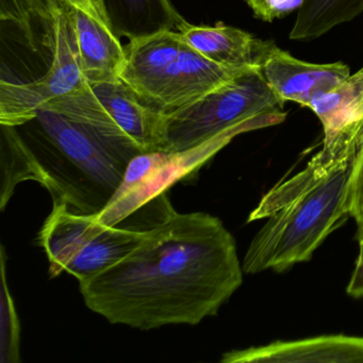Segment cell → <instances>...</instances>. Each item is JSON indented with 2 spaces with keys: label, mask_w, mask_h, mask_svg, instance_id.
<instances>
[{
  "label": "cell",
  "mask_w": 363,
  "mask_h": 363,
  "mask_svg": "<svg viewBox=\"0 0 363 363\" xmlns=\"http://www.w3.org/2000/svg\"><path fill=\"white\" fill-rule=\"evenodd\" d=\"M243 273L235 238L220 218L178 213L169 203L139 246L79 286L86 307L108 322L150 330L216 315Z\"/></svg>",
  "instance_id": "6da1fadb"
},
{
  "label": "cell",
  "mask_w": 363,
  "mask_h": 363,
  "mask_svg": "<svg viewBox=\"0 0 363 363\" xmlns=\"http://www.w3.org/2000/svg\"><path fill=\"white\" fill-rule=\"evenodd\" d=\"M18 129L29 180L44 186L52 203L82 216L105 209L135 157L52 110L40 109Z\"/></svg>",
  "instance_id": "7a4b0ae2"
},
{
  "label": "cell",
  "mask_w": 363,
  "mask_h": 363,
  "mask_svg": "<svg viewBox=\"0 0 363 363\" xmlns=\"http://www.w3.org/2000/svg\"><path fill=\"white\" fill-rule=\"evenodd\" d=\"M352 161L267 218L244 257V273L284 272L312 258L316 248L350 216Z\"/></svg>",
  "instance_id": "3957f363"
},
{
  "label": "cell",
  "mask_w": 363,
  "mask_h": 363,
  "mask_svg": "<svg viewBox=\"0 0 363 363\" xmlns=\"http://www.w3.org/2000/svg\"><path fill=\"white\" fill-rule=\"evenodd\" d=\"M284 101L274 92L260 69H250L194 103L167 114L164 148L182 152L233 130L248 131L281 124Z\"/></svg>",
  "instance_id": "277c9868"
},
{
  "label": "cell",
  "mask_w": 363,
  "mask_h": 363,
  "mask_svg": "<svg viewBox=\"0 0 363 363\" xmlns=\"http://www.w3.org/2000/svg\"><path fill=\"white\" fill-rule=\"evenodd\" d=\"M42 109L63 114L135 156L164 148L167 113L145 103L121 78L84 82Z\"/></svg>",
  "instance_id": "5b68a950"
},
{
  "label": "cell",
  "mask_w": 363,
  "mask_h": 363,
  "mask_svg": "<svg viewBox=\"0 0 363 363\" xmlns=\"http://www.w3.org/2000/svg\"><path fill=\"white\" fill-rule=\"evenodd\" d=\"M152 223L143 227L122 226V223L107 226L95 216L74 213L63 203H52L39 233L50 277L69 273L79 284L95 277L139 246Z\"/></svg>",
  "instance_id": "8992f818"
},
{
  "label": "cell",
  "mask_w": 363,
  "mask_h": 363,
  "mask_svg": "<svg viewBox=\"0 0 363 363\" xmlns=\"http://www.w3.org/2000/svg\"><path fill=\"white\" fill-rule=\"evenodd\" d=\"M245 133L247 129L235 128L190 150H155L137 155L129 162L118 190L95 218L107 226L121 224L174 184L195 173L237 135Z\"/></svg>",
  "instance_id": "52a82bcc"
},
{
  "label": "cell",
  "mask_w": 363,
  "mask_h": 363,
  "mask_svg": "<svg viewBox=\"0 0 363 363\" xmlns=\"http://www.w3.org/2000/svg\"><path fill=\"white\" fill-rule=\"evenodd\" d=\"M65 6L55 12L50 23L48 44L52 63L48 72L30 82L1 79L0 125L20 127L31 122L44 106L73 92L86 82Z\"/></svg>",
  "instance_id": "ba28073f"
},
{
  "label": "cell",
  "mask_w": 363,
  "mask_h": 363,
  "mask_svg": "<svg viewBox=\"0 0 363 363\" xmlns=\"http://www.w3.org/2000/svg\"><path fill=\"white\" fill-rule=\"evenodd\" d=\"M247 69L220 67L184 42L177 58L161 75L148 104L164 113H171L194 103Z\"/></svg>",
  "instance_id": "9c48e42d"
},
{
  "label": "cell",
  "mask_w": 363,
  "mask_h": 363,
  "mask_svg": "<svg viewBox=\"0 0 363 363\" xmlns=\"http://www.w3.org/2000/svg\"><path fill=\"white\" fill-rule=\"evenodd\" d=\"M261 72L274 92L286 103L308 107L320 93L333 90L350 76L342 62L314 65L291 56L272 44L261 65Z\"/></svg>",
  "instance_id": "30bf717a"
},
{
  "label": "cell",
  "mask_w": 363,
  "mask_h": 363,
  "mask_svg": "<svg viewBox=\"0 0 363 363\" xmlns=\"http://www.w3.org/2000/svg\"><path fill=\"white\" fill-rule=\"evenodd\" d=\"M224 363H363V337L322 335L296 341L233 350L223 354Z\"/></svg>",
  "instance_id": "8fae6325"
},
{
  "label": "cell",
  "mask_w": 363,
  "mask_h": 363,
  "mask_svg": "<svg viewBox=\"0 0 363 363\" xmlns=\"http://www.w3.org/2000/svg\"><path fill=\"white\" fill-rule=\"evenodd\" d=\"M65 8L86 82L121 78L126 62L121 38L109 25L84 10L67 4Z\"/></svg>",
  "instance_id": "7c38bea8"
},
{
  "label": "cell",
  "mask_w": 363,
  "mask_h": 363,
  "mask_svg": "<svg viewBox=\"0 0 363 363\" xmlns=\"http://www.w3.org/2000/svg\"><path fill=\"white\" fill-rule=\"evenodd\" d=\"M361 135H343L330 142H323V147L305 169L284 182H279L263 195L252 210L247 223L267 218L286 203L309 189L315 186L335 169L354 160Z\"/></svg>",
  "instance_id": "4fadbf2b"
},
{
  "label": "cell",
  "mask_w": 363,
  "mask_h": 363,
  "mask_svg": "<svg viewBox=\"0 0 363 363\" xmlns=\"http://www.w3.org/2000/svg\"><path fill=\"white\" fill-rule=\"evenodd\" d=\"M178 33L201 56L233 69H261L265 55L273 44L223 23L214 26H195L186 22Z\"/></svg>",
  "instance_id": "5bb4252c"
},
{
  "label": "cell",
  "mask_w": 363,
  "mask_h": 363,
  "mask_svg": "<svg viewBox=\"0 0 363 363\" xmlns=\"http://www.w3.org/2000/svg\"><path fill=\"white\" fill-rule=\"evenodd\" d=\"M184 45L182 35L176 30L158 31L129 40L125 46L126 62L121 79L148 104L163 72L177 58Z\"/></svg>",
  "instance_id": "9a60e30c"
},
{
  "label": "cell",
  "mask_w": 363,
  "mask_h": 363,
  "mask_svg": "<svg viewBox=\"0 0 363 363\" xmlns=\"http://www.w3.org/2000/svg\"><path fill=\"white\" fill-rule=\"evenodd\" d=\"M112 30L128 40L162 30H176L186 23L172 0H104Z\"/></svg>",
  "instance_id": "2e32d148"
},
{
  "label": "cell",
  "mask_w": 363,
  "mask_h": 363,
  "mask_svg": "<svg viewBox=\"0 0 363 363\" xmlns=\"http://www.w3.org/2000/svg\"><path fill=\"white\" fill-rule=\"evenodd\" d=\"M308 108L324 130L323 142L363 129V67L333 90L316 95Z\"/></svg>",
  "instance_id": "e0dca14e"
},
{
  "label": "cell",
  "mask_w": 363,
  "mask_h": 363,
  "mask_svg": "<svg viewBox=\"0 0 363 363\" xmlns=\"http://www.w3.org/2000/svg\"><path fill=\"white\" fill-rule=\"evenodd\" d=\"M363 12V0H305L290 33L294 41L318 39Z\"/></svg>",
  "instance_id": "ac0fdd59"
},
{
  "label": "cell",
  "mask_w": 363,
  "mask_h": 363,
  "mask_svg": "<svg viewBox=\"0 0 363 363\" xmlns=\"http://www.w3.org/2000/svg\"><path fill=\"white\" fill-rule=\"evenodd\" d=\"M65 4V0H1V20L14 23L27 35L31 48H35L31 23H43L50 30L52 16Z\"/></svg>",
  "instance_id": "d6986e66"
},
{
  "label": "cell",
  "mask_w": 363,
  "mask_h": 363,
  "mask_svg": "<svg viewBox=\"0 0 363 363\" xmlns=\"http://www.w3.org/2000/svg\"><path fill=\"white\" fill-rule=\"evenodd\" d=\"M1 361L18 362L20 361V323L10 294L6 279V252L1 250Z\"/></svg>",
  "instance_id": "ffe728a7"
},
{
  "label": "cell",
  "mask_w": 363,
  "mask_h": 363,
  "mask_svg": "<svg viewBox=\"0 0 363 363\" xmlns=\"http://www.w3.org/2000/svg\"><path fill=\"white\" fill-rule=\"evenodd\" d=\"M255 16L263 22H273L301 9L305 0H245Z\"/></svg>",
  "instance_id": "44dd1931"
},
{
  "label": "cell",
  "mask_w": 363,
  "mask_h": 363,
  "mask_svg": "<svg viewBox=\"0 0 363 363\" xmlns=\"http://www.w3.org/2000/svg\"><path fill=\"white\" fill-rule=\"evenodd\" d=\"M348 207L350 216L354 220H357L363 216V130L356 156L352 161Z\"/></svg>",
  "instance_id": "7402d4cb"
},
{
  "label": "cell",
  "mask_w": 363,
  "mask_h": 363,
  "mask_svg": "<svg viewBox=\"0 0 363 363\" xmlns=\"http://www.w3.org/2000/svg\"><path fill=\"white\" fill-rule=\"evenodd\" d=\"M356 222L358 226L357 240L359 243V254L346 292L354 298H360L363 297V216Z\"/></svg>",
  "instance_id": "603a6c76"
},
{
  "label": "cell",
  "mask_w": 363,
  "mask_h": 363,
  "mask_svg": "<svg viewBox=\"0 0 363 363\" xmlns=\"http://www.w3.org/2000/svg\"><path fill=\"white\" fill-rule=\"evenodd\" d=\"M65 1L67 5L74 6V7L84 10L86 13L103 21L111 27L104 0H65Z\"/></svg>",
  "instance_id": "cb8c5ba5"
}]
</instances>
